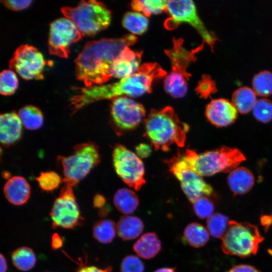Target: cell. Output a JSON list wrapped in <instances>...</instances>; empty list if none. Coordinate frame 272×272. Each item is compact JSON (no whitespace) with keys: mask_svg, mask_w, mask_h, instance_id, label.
<instances>
[{"mask_svg":"<svg viewBox=\"0 0 272 272\" xmlns=\"http://www.w3.org/2000/svg\"><path fill=\"white\" fill-rule=\"evenodd\" d=\"M166 75L157 63H146L133 75L107 85L75 87L76 94L70 100V108L73 113L95 102L114 99L122 95L138 97L152 91L154 81Z\"/></svg>","mask_w":272,"mask_h":272,"instance_id":"1","label":"cell"},{"mask_svg":"<svg viewBox=\"0 0 272 272\" xmlns=\"http://www.w3.org/2000/svg\"><path fill=\"white\" fill-rule=\"evenodd\" d=\"M137 41L136 36L129 34L118 38L87 42L75 60L77 79L85 87L107 82L112 78L110 70L113 62Z\"/></svg>","mask_w":272,"mask_h":272,"instance_id":"2","label":"cell"},{"mask_svg":"<svg viewBox=\"0 0 272 272\" xmlns=\"http://www.w3.org/2000/svg\"><path fill=\"white\" fill-rule=\"evenodd\" d=\"M145 136L156 150L167 151L174 144L183 147L189 126L180 121L173 108L152 109L144 121Z\"/></svg>","mask_w":272,"mask_h":272,"instance_id":"3","label":"cell"},{"mask_svg":"<svg viewBox=\"0 0 272 272\" xmlns=\"http://www.w3.org/2000/svg\"><path fill=\"white\" fill-rule=\"evenodd\" d=\"M184 155L190 167L202 177L230 173L246 160L239 150L226 146L200 154L187 149Z\"/></svg>","mask_w":272,"mask_h":272,"instance_id":"4","label":"cell"},{"mask_svg":"<svg viewBox=\"0 0 272 272\" xmlns=\"http://www.w3.org/2000/svg\"><path fill=\"white\" fill-rule=\"evenodd\" d=\"M183 42L182 38H174L172 47L165 50L171 62V71L165 78L164 89L174 98H181L186 94L187 82L190 77L187 69L196 60V54L203 48V41L202 44L190 50L183 46Z\"/></svg>","mask_w":272,"mask_h":272,"instance_id":"5","label":"cell"},{"mask_svg":"<svg viewBox=\"0 0 272 272\" xmlns=\"http://www.w3.org/2000/svg\"><path fill=\"white\" fill-rule=\"evenodd\" d=\"M60 11L83 36H93L107 28L111 22V11L104 4L95 0L82 1L76 7H63Z\"/></svg>","mask_w":272,"mask_h":272,"instance_id":"6","label":"cell"},{"mask_svg":"<svg viewBox=\"0 0 272 272\" xmlns=\"http://www.w3.org/2000/svg\"><path fill=\"white\" fill-rule=\"evenodd\" d=\"M101 159L97 145L91 142L76 145L71 155L58 156L63 169L64 184L74 187L96 166Z\"/></svg>","mask_w":272,"mask_h":272,"instance_id":"7","label":"cell"},{"mask_svg":"<svg viewBox=\"0 0 272 272\" xmlns=\"http://www.w3.org/2000/svg\"><path fill=\"white\" fill-rule=\"evenodd\" d=\"M263 240L255 226L247 222L229 221L222 238V249L226 254L246 257L257 253Z\"/></svg>","mask_w":272,"mask_h":272,"instance_id":"8","label":"cell"},{"mask_svg":"<svg viewBox=\"0 0 272 272\" xmlns=\"http://www.w3.org/2000/svg\"><path fill=\"white\" fill-rule=\"evenodd\" d=\"M170 15L165 22V27L172 29L182 23L190 24L199 34L211 49L213 50L217 40L216 37L210 32L199 17L194 2L190 0L167 1L166 9Z\"/></svg>","mask_w":272,"mask_h":272,"instance_id":"9","label":"cell"},{"mask_svg":"<svg viewBox=\"0 0 272 272\" xmlns=\"http://www.w3.org/2000/svg\"><path fill=\"white\" fill-rule=\"evenodd\" d=\"M166 162L170 171L179 181L183 192L192 203L202 196L212 194L211 186L190 167L184 154L178 153Z\"/></svg>","mask_w":272,"mask_h":272,"instance_id":"10","label":"cell"},{"mask_svg":"<svg viewBox=\"0 0 272 272\" xmlns=\"http://www.w3.org/2000/svg\"><path fill=\"white\" fill-rule=\"evenodd\" d=\"M113 163L117 175L131 188L139 190L145 183V169L142 160L123 145L117 144L114 147Z\"/></svg>","mask_w":272,"mask_h":272,"instance_id":"11","label":"cell"},{"mask_svg":"<svg viewBox=\"0 0 272 272\" xmlns=\"http://www.w3.org/2000/svg\"><path fill=\"white\" fill-rule=\"evenodd\" d=\"M50 218L53 228L70 229L82 225L84 221L74 194L73 187L64 184L54 200Z\"/></svg>","mask_w":272,"mask_h":272,"instance_id":"12","label":"cell"},{"mask_svg":"<svg viewBox=\"0 0 272 272\" xmlns=\"http://www.w3.org/2000/svg\"><path fill=\"white\" fill-rule=\"evenodd\" d=\"M144 106L126 97L113 99L110 108L112 125L119 135L137 128L145 117Z\"/></svg>","mask_w":272,"mask_h":272,"instance_id":"13","label":"cell"},{"mask_svg":"<svg viewBox=\"0 0 272 272\" xmlns=\"http://www.w3.org/2000/svg\"><path fill=\"white\" fill-rule=\"evenodd\" d=\"M46 61L36 47L28 44L19 46L9 61V67L26 80H41Z\"/></svg>","mask_w":272,"mask_h":272,"instance_id":"14","label":"cell"},{"mask_svg":"<svg viewBox=\"0 0 272 272\" xmlns=\"http://www.w3.org/2000/svg\"><path fill=\"white\" fill-rule=\"evenodd\" d=\"M83 35L69 19L61 18L52 22L50 26L48 39L49 53L67 58L71 45L82 39Z\"/></svg>","mask_w":272,"mask_h":272,"instance_id":"15","label":"cell"},{"mask_svg":"<svg viewBox=\"0 0 272 272\" xmlns=\"http://www.w3.org/2000/svg\"><path fill=\"white\" fill-rule=\"evenodd\" d=\"M206 115L212 124L218 127H224L234 122L237 116V110L228 100L217 99L208 104Z\"/></svg>","mask_w":272,"mask_h":272,"instance_id":"16","label":"cell"},{"mask_svg":"<svg viewBox=\"0 0 272 272\" xmlns=\"http://www.w3.org/2000/svg\"><path fill=\"white\" fill-rule=\"evenodd\" d=\"M142 52L126 48L113 62L110 70L112 78L123 79L135 73L140 67Z\"/></svg>","mask_w":272,"mask_h":272,"instance_id":"17","label":"cell"},{"mask_svg":"<svg viewBox=\"0 0 272 272\" xmlns=\"http://www.w3.org/2000/svg\"><path fill=\"white\" fill-rule=\"evenodd\" d=\"M22 130V124L18 114L14 112L1 114L0 139L4 147H8L18 141Z\"/></svg>","mask_w":272,"mask_h":272,"instance_id":"18","label":"cell"},{"mask_svg":"<svg viewBox=\"0 0 272 272\" xmlns=\"http://www.w3.org/2000/svg\"><path fill=\"white\" fill-rule=\"evenodd\" d=\"M4 192L9 202L15 206H20L25 203L29 199L30 187L24 177L15 176L6 182Z\"/></svg>","mask_w":272,"mask_h":272,"instance_id":"19","label":"cell"},{"mask_svg":"<svg viewBox=\"0 0 272 272\" xmlns=\"http://www.w3.org/2000/svg\"><path fill=\"white\" fill-rule=\"evenodd\" d=\"M227 180L229 186L235 195L248 192L254 183L252 173L244 167H237L231 171Z\"/></svg>","mask_w":272,"mask_h":272,"instance_id":"20","label":"cell"},{"mask_svg":"<svg viewBox=\"0 0 272 272\" xmlns=\"http://www.w3.org/2000/svg\"><path fill=\"white\" fill-rule=\"evenodd\" d=\"M133 249L137 254L145 259L155 257L161 250V243L155 232L143 234L133 244Z\"/></svg>","mask_w":272,"mask_h":272,"instance_id":"21","label":"cell"},{"mask_svg":"<svg viewBox=\"0 0 272 272\" xmlns=\"http://www.w3.org/2000/svg\"><path fill=\"white\" fill-rule=\"evenodd\" d=\"M143 229V222L135 216H122L116 224L117 233L123 240L137 238L142 233Z\"/></svg>","mask_w":272,"mask_h":272,"instance_id":"22","label":"cell"},{"mask_svg":"<svg viewBox=\"0 0 272 272\" xmlns=\"http://www.w3.org/2000/svg\"><path fill=\"white\" fill-rule=\"evenodd\" d=\"M139 198L135 193L127 188L118 189L113 197L115 208L125 215L134 212L139 206Z\"/></svg>","mask_w":272,"mask_h":272,"instance_id":"23","label":"cell"},{"mask_svg":"<svg viewBox=\"0 0 272 272\" xmlns=\"http://www.w3.org/2000/svg\"><path fill=\"white\" fill-rule=\"evenodd\" d=\"M256 102V93L247 87L236 90L232 97V104L239 112L242 114L247 113L252 110Z\"/></svg>","mask_w":272,"mask_h":272,"instance_id":"24","label":"cell"},{"mask_svg":"<svg viewBox=\"0 0 272 272\" xmlns=\"http://www.w3.org/2000/svg\"><path fill=\"white\" fill-rule=\"evenodd\" d=\"M183 235L189 245L195 248L204 246L210 238L208 230L196 222L190 223L185 227Z\"/></svg>","mask_w":272,"mask_h":272,"instance_id":"25","label":"cell"},{"mask_svg":"<svg viewBox=\"0 0 272 272\" xmlns=\"http://www.w3.org/2000/svg\"><path fill=\"white\" fill-rule=\"evenodd\" d=\"M18 114L22 125L27 129H38L43 125V116L42 113L36 106H25L19 110Z\"/></svg>","mask_w":272,"mask_h":272,"instance_id":"26","label":"cell"},{"mask_svg":"<svg viewBox=\"0 0 272 272\" xmlns=\"http://www.w3.org/2000/svg\"><path fill=\"white\" fill-rule=\"evenodd\" d=\"M12 260L17 269L26 271L34 267L36 262V257L31 248L23 246L18 248L13 251Z\"/></svg>","mask_w":272,"mask_h":272,"instance_id":"27","label":"cell"},{"mask_svg":"<svg viewBox=\"0 0 272 272\" xmlns=\"http://www.w3.org/2000/svg\"><path fill=\"white\" fill-rule=\"evenodd\" d=\"M116 226L110 219L100 220L94 224L93 235L98 242L107 244L111 242L115 238Z\"/></svg>","mask_w":272,"mask_h":272,"instance_id":"28","label":"cell"},{"mask_svg":"<svg viewBox=\"0 0 272 272\" xmlns=\"http://www.w3.org/2000/svg\"><path fill=\"white\" fill-rule=\"evenodd\" d=\"M122 24L133 34L141 35L147 30L149 21L147 17L140 12H129L123 16Z\"/></svg>","mask_w":272,"mask_h":272,"instance_id":"29","label":"cell"},{"mask_svg":"<svg viewBox=\"0 0 272 272\" xmlns=\"http://www.w3.org/2000/svg\"><path fill=\"white\" fill-rule=\"evenodd\" d=\"M166 1L164 0L133 1L132 9L135 12H142L146 17L152 14H158L166 9Z\"/></svg>","mask_w":272,"mask_h":272,"instance_id":"30","label":"cell"},{"mask_svg":"<svg viewBox=\"0 0 272 272\" xmlns=\"http://www.w3.org/2000/svg\"><path fill=\"white\" fill-rule=\"evenodd\" d=\"M229 221L227 217L220 213H215L207 220L209 233L215 238H222L225 235Z\"/></svg>","mask_w":272,"mask_h":272,"instance_id":"31","label":"cell"},{"mask_svg":"<svg viewBox=\"0 0 272 272\" xmlns=\"http://www.w3.org/2000/svg\"><path fill=\"white\" fill-rule=\"evenodd\" d=\"M252 85L254 92L258 95L267 96L272 94V73L263 71L256 75Z\"/></svg>","mask_w":272,"mask_h":272,"instance_id":"32","label":"cell"},{"mask_svg":"<svg viewBox=\"0 0 272 272\" xmlns=\"http://www.w3.org/2000/svg\"><path fill=\"white\" fill-rule=\"evenodd\" d=\"M18 86V79L12 70H4L0 74V93L5 96L13 94Z\"/></svg>","mask_w":272,"mask_h":272,"instance_id":"33","label":"cell"},{"mask_svg":"<svg viewBox=\"0 0 272 272\" xmlns=\"http://www.w3.org/2000/svg\"><path fill=\"white\" fill-rule=\"evenodd\" d=\"M255 118L263 123H267L272 119V102L266 99L256 101L252 109Z\"/></svg>","mask_w":272,"mask_h":272,"instance_id":"34","label":"cell"},{"mask_svg":"<svg viewBox=\"0 0 272 272\" xmlns=\"http://www.w3.org/2000/svg\"><path fill=\"white\" fill-rule=\"evenodd\" d=\"M36 180L43 190L49 191L58 187L61 182V178L54 171H46L41 172L36 178Z\"/></svg>","mask_w":272,"mask_h":272,"instance_id":"35","label":"cell"},{"mask_svg":"<svg viewBox=\"0 0 272 272\" xmlns=\"http://www.w3.org/2000/svg\"><path fill=\"white\" fill-rule=\"evenodd\" d=\"M193 210L196 215L200 219L209 218L213 214L214 206L206 196H202L193 203Z\"/></svg>","mask_w":272,"mask_h":272,"instance_id":"36","label":"cell"},{"mask_svg":"<svg viewBox=\"0 0 272 272\" xmlns=\"http://www.w3.org/2000/svg\"><path fill=\"white\" fill-rule=\"evenodd\" d=\"M144 264L137 256L128 255L122 260L120 265L121 272H144Z\"/></svg>","mask_w":272,"mask_h":272,"instance_id":"37","label":"cell"},{"mask_svg":"<svg viewBox=\"0 0 272 272\" xmlns=\"http://www.w3.org/2000/svg\"><path fill=\"white\" fill-rule=\"evenodd\" d=\"M215 85L208 76L203 77L197 87V92L201 97H207L214 91Z\"/></svg>","mask_w":272,"mask_h":272,"instance_id":"38","label":"cell"},{"mask_svg":"<svg viewBox=\"0 0 272 272\" xmlns=\"http://www.w3.org/2000/svg\"><path fill=\"white\" fill-rule=\"evenodd\" d=\"M1 3L11 10L20 11L29 7L32 1L31 0H9L3 1Z\"/></svg>","mask_w":272,"mask_h":272,"instance_id":"39","label":"cell"},{"mask_svg":"<svg viewBox=\"0 0 272 272\" xmlns=\"http://www.w3.org/2000/svg\"><path fill=\"white\" fill-rule=\"evenodd\" d=\"M135 149L138 156L141 158H147L152 152L150 146L146 144L142 143L138 145Z\"/></svg>","mask_w":272,"mask_h":272,"instance_id":"40","label":"cell"},{"mask_svg":"<svg viewBox=\"0 0 272 272\" xmlns=\"http://www.w3.org/2000/svg\"><path fill=\"white\" fill-rule=\"evenodd\" d=\"M227 272H260L255 267L247 264H240L233 266Z\"/></svg>","mask_w":272,"mask_h":272,"instance_id":"41","label":"cell"},{"mask_svg":"<svg viewBox=\"0 0 272 272\" xmlns=\"http://www.w3.org/2000/svg\"><path fill=\"white\" fill-rule=\"evenodd\" d=\"M112 268L111 266L102 269L93 265H85L81 267L77 272H112Z\"/></svg>","mask_w":272,"mask_h":272,"instance_id":"42","label":"cell"},{"mask_svg":"<svg viewBox=\"0 0 272 272\" xmlns=\"http://www.w3.org/2000/svg\"><path fill=\"white\" fill-rule=\"evenodd\" d=\"M62 240L57 233H54L51 238V246L53 250H56L61 247Z\"/></svg>","mask_w":272,"mask_h":272,"instance_id":"43","label":"cell"},{"mask_svg":"<svg viewBox=\"0 0 272 272\" xmlns=\"http://www.w3.org/2000/svg\"><path fill=\"white\" fill-rule=\"evenodd\" d=\"M105 203V198L101 195H96L94 199L93 205L96 208H102Z\"/></svg>","mask_w":272,"mask_h":272,"instance_id":"44","label":"cell"},{"mask_svg":"<svg viewBox=\"0 0 272 272\" xmlns=\"http://www.w3.org/2000/svg\"><path fill=\"white\" fill-rule=\"evenodd\" d=\"M0 261L1 272H7L8 269L7 260L2 253H1Z\"/></svg>","mask_w":272,"mask_h":272,"instance_id":"45","label":"cell"},{"mask_svg":"<svg viewBox=\"0 0 272 272\" xmlns=\"http://www.w3.org/2000/svg\"><path fill=\"white\" fill-rule=\"evenodd\" d=\"M154 272H175V269L170 267H163L159 268Z\"/></svg>","mask_w":272,"mask_h":272,"instance_id":"46","label":"cell"},{"mask_svg":"<svg viewBox=\"0 0 272 272\" xmlns=\"http://www.w3.org/2000/svg\"><path fill=\"white\" fill-rule=\"evenodd\" d=\"M108 214V210L106 208H102L99 211V215L100 217L104 218L106 217Z\"/></svg>","mask_w":272,"mask_h":272,"instance_id":"47","label":"cell"}]
</instances>
